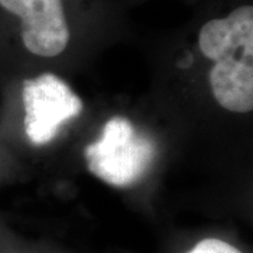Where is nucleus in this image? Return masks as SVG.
<instances>
[{
	"label": "nucleus",
	"instance_id": "f257e3e1",
	"mask_svg": "<svg viewBox=\"0 0 253 253\" xmlns=\"http://www.w3.org/2000/svg\"><path fill=\"white\" fill-rule=\"evenodd\" d=\"M155 155L154 141L138 132L126 117L110 118L99 139L84 149L89 170L117 187H126L139 180L151 166Z\"/></svg>",
	"mask_w": 253,
	"mask_h": 253
},
{
	"label": "nucleus",
	"instance_id": "f03ea898",
	"mask_svg": "<svg viewBox=\"0 0 253 253\" xmlns=\"http://www.w3.org/2000/svg\"><path fill=\"white\" fill-rule=\"evenodd\" d=\"M23 106L24 129L34 145L51 142L59 128L83 110L81 97L54 73H42L24 81Z\"/></svg>",
	"mask_w": 253,
	"mask_h": 253
},
{
	"label": "nucleus",
	"instance_id": "7ed1b4c3",
	"mask_svg": "<svg viewBox=\"0 0 253 253\" xmlns=\"http://www.w3.org/2000/svg\"><path fill=\"white\" fill-rule=\"evenodd\" d=\"M21 21V41L31 54L56 56L69 44L71 31L62 0H0Z\"/></svg>",
	"mask_w": 253,
	"mask_h": 253
},
{
	"label": "nucleus",
	"instance_id": "20e7f679",
	"mask_svg": "<svg viewBox=\"0 0 253 253\" xmlns=\"http://www.w3.org/2000/svg\"><path fill=\"white\" fill-rule=\"evenodd\" d=\"M199 48L214 62L226 58L253 59L252 6H241L225 18L206 23L199 33Z\"/></svg>",
	"mask_w": 253,
	"mask_h": 253
},
{
	"label": "nucleus",
	"instance_id": "39448f33",
	"mask_svg": "<svg viewBox=\"0 0 253 253\" xmlns=\"http://www.w3.org/2000/svg\"><path fill=\"white\" fill-rule=\"evenodd\" d=\"M210 86L218 104L234 113L253 109V59L226 58L210 71Z\"/></svg>",
	"mask_w": 253,
	"mask_h": 253
},
{
	"label": "nucleus",
	"instance_id": "423d86ee",
	"mask_svg": "<svg viewBox=\"0 0 253 253\" xmlns=\"http://www.w3.org/2000/svg\"><path fill=\"white\" fill-rule=\"evenodd\" d=\"M186 253H242L236 246L218 238H206Z\"/></svg>",
	"mask_w": 253,
	"mask_h": 253
}]
</instances>
